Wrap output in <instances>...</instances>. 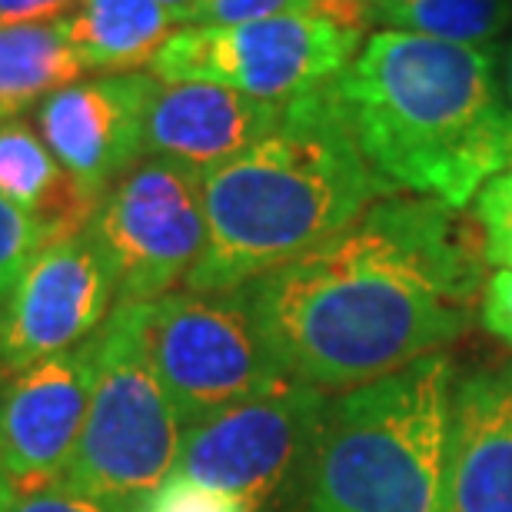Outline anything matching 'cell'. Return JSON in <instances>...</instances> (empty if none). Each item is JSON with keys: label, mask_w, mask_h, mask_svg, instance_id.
<instances>
[{"label": "cell", "mask_w": 512, "mask_h": 512, "mask_svg": "<svg viewBox=\"0 0 512 512\" xmlns=\"http://www.w3.org/2000/svg\"><path fill=\"white\" fill-rule=\"evenodd\" d=\"M310 0H197L190 10V27H237L266 20L286 10L306 7Z\"/></svg>", "instance_id": "obj_22"}, {"label": "cell", "mask_w": 512, "mask_h": 512, "mask_svg": "<svg viewBox=\"0 0 512 512\" xmlns=\"http://www.w3.org/2000/svg\"><path fill=\"white\" fill-rule=\"evenodd\" d=\"M157 77L130 74L80 77L37 104L47 150L80 187L104 197L137 160Z\"/></svg>", "instance_id": "obj_12"}, {"label": "cell", "mask_w": 512, "mask_h": 512, "mask_svg": "<svg viewBox=\"0 0 512 512\" xmlns=\"http://www.w3.org/2000/svg\"><path fill=\"white\" fill-rule=\"evenodd\" d=\"M17 503V489L10 486V479L0 473V512H10Z\"/></svg>", "instance_id": "obj_26"}, {"label": "cell", "mask_w": 512, "mask_h": 512, "mask_svg": "<svg viewBox=\"0 0 512 512\" xmlns=\"http://www.w3.org/2000/svg\"><path fill=\"white\" fill-rule=\"evenodd\" d=\"M90 389H94L90 340L4 380L0 473L17 493L64 479L87 423Z\"/></svg>", "instance_id": "obj_11"}, {"label": "cell", "mask_w": 512, "mask_h": 512, "mask_svg": "<svg viewBox=\"0 0 512 512\" xmlns=\"http://www.w3.org/2000/svg\"><path fill=\"white\" fill-rule=\"evenodd\" d=\"M187 27V17L157 0H80L64 17L70 50L84 70L130 74L153 64L160 47Z\"/></svg>", "instance_id": "obj_16"}, {"label": "cell", "mask_w": 512, "mask_h": 512, "mask_svg": "<svg viewBox=\"0 0 512 512\" xmlns=\"http://www.w3.org/2000/svg\"><path fill=\"white\" fill-rule=\"evenodd\" d=\"M10 512H117L114 506L100 503V499L80 493L64 479L40 489H30V493H17V503Z\"/></svg>", "instance_id": "obj_23"}, {"label": "cell", "mask_w": 512, "mask_h": 512, "mask_svg": "<svg viewBox=\"0 0 512 512\" xmlns=\"http://www.w3.org/2000/svg\"><path fill=\"white\" fill-rule=\"evenodd\" d=\"M0 197L37 223L44 247L84 233L104 200L80 187L47 150L44 137L20 117L0 120Z\"/></svg>", "instance_id": "obj_15"}, {"label": "cell", "mask_w": 512, "mask_h": 512, "mask_svg": "<svg viewBox=\"0 0 512 512\" xmlns=\"http://www.w3.org/2000/svg\"><path fill=\"white\" fill-rule=\"evenodd\" d=\"M143 333L183 426L293 380L266 340L247 290L167 293L143 303Z\"/></svg>", "instance_id": "obj_7"}, {"label": "cell", "mask_w": 512, "mask_h": 512, "mask_svg": "<svg viewBox=\"0 0 512 512\" xmlns=\"http://www.w3.org/2000/svg\"><path fill=\"white\" fill-rule=\"evenodd\" d=\"M130 512H253V506L243 503L240 496L223 493V489L203 486L197 479L170 473Z\"/></svg>", "instance_id": "obj_21"}, {"label": "cell", "mask_w": 512, "mask_h": 512, "mask_svg": "<svg viewBox=\"0 0 512 512\" xmlns=\"http://www.w3.org/2000/svg\"><path fill=\"white\" fill-rule=\"evenodd\" d=\"M453 363L423 356L326 406L303 512H439Z\"/></svg>", "instance_id": "obj_4"}, {"label": "cell", "mask_w": 512, "mask_h": 512, "mask_svg": "<svg viewBox=\"0 0 512 512\" xmlns=\"http://www.w3.org/2000/svg\"><path fill=\"white\" fill-rule=\"evenodd\" d=\"M157 4H163V7H170V10H177V14H183V17H187V27H190V10H193V4H197V0H157Z\"/></svg>", "instance_id": "obj_27"}, {"label": "cell", "mask_w": 512, "mask_h": 512, "mask_svg": "<svg viewBox=\"0 0 512 512\" xmlns=\"http://www.w3.org/2000/svg\"><path fill=\"white\" fill-rule=\"evenodd\" d=\"M80 77L84 64L70 50L64 20L0 24V120L17 117Z\"/></svg>", "instance_id": "obj_17"}, {"label": "cell", "mask_w": 512, "mask_h": 512, "mask_svg": "<svg viewBox=\"0 0 512 512\" xmlns=\"http://www.w3.org/2000/svg\"><path fill=\"white\" fill-rule=\"evenodd\" d=\"M326 406L323 389L300 380H283L223 406L183 426L173 473L240 496L260 512L303 466H313Z\"/></svg>", "instance_id": "obj_9"}, {"label": "cell", "mask_w": 512, "mask_h": 512, "mask_svg": "<svg viewBox=\"0 0 512 512\" xmlns=\"http://www.w3.org/2000/svg\"><path fill=\"white\" fill-rule=\"evenodd\" d=\"M0 343H4V306H0ZM0 380H7V373H4V356H0Z\"/></svg>", "instance_id": "obj_29"}, {"label": "cell", "mask_w": 512, "mask_h": 512, "mask_svg": "<svg viewBox=\"0 0 512 512\" xmlns=\"http://www.w3.org/2000/svg\"><path fill=\"white\" fill-rule=\"evenodd\" d=\"M360 4H366V7H370V4H373V0H360Z\"/></svg>", "instance_id": "obj_30"}, {"label": "cell", "mask_w": 512, "mask_h": 512, "mask_svg": "<svg viewBox=\"0 0 512 512\" xmlns=\"http://www.w3.org/2000/svg\"><path fill=\"white\" fill-rule=\"evenodd\" d=\"M506 100H509V110H512V44H509V54H506Z\"/></svg>", "instance_id": "obj_28"}, {"label": "cell", "mask_w": 512, "mask_h": 512, "mask_svg": "<svg viewBox=\"0 0 512 512\" xmlns=\"http://www.w3.org/2000/svg\"><path fill=\"white\" fill-rule=\"evenodd\" d=\"M439 512H512V363L453 389Z\"/></svg>", "instance_id": "obj_14"}, {"label": "cell", "mask_w": 512, "mask_h": 512, "mask_svg": "<svg viewBox=\"0 0 512 512\" xmlns=\"http://www.w3.org/2000/svg\"><path fill=\"white\" fill-rule=\"evenodd\" d=\"M114 300V273L87 230L47 243L4 306V373L14 376L40 360L77 350L114 313Z\"/></svg>", "instance_id": "obj_10"}, {"label": "cell", "mask_w": 512, "mask_h": 512, "mask_svg": "<svg viewBox=\"0 0 512 512\" xmlns=\"http://www.w3.org/2000/svg\"><path fill=\"white\" fill-rule=\"evenodd\" d=\"M80 0H0V24H50L77 10Z\"/></svg>", "instance_id": "obj_25"}, {"label": "cell", "mask_w": 512, "mask_h": 512, "mask_svg": "<svg viewBox=\"0 0 512 512\" xmlns=\"http://www.w3.org/2000/svg\"><path fill=\"white\" fill-rule=\"evenodd\" d=\"M483 240L429 197H380L323 247L243 286L286 373L356 389L439 353L473 320Z\"/></svg>", "instance_id": "obj_1"}, {"label": "cell", "mask_w": 512, "mask_h": 512, "mask_svg": "<svg viewBox=\"0 0 512 512\" xmlns=\"http://www.w3.org/2000/svg\"><path fill=\"white\" fill-rule=\"evenodd\" d=\"M473 220L483 233L486 263L512 270V167L496 173L473 200Z\"/></svg>", "instance_id": "obj_19"}, {"label": "cell", "mask_w": 512, "mask_h": 512, "mask_svg": "<svg viewBox=\"0 0 512 512\" xmlns=\"http://www.w3.org/2000/svg\"><path fill=\"white\" fill-rule=\"evenodd\" d=\"M370 7L360 0H310L306 7L237 27H183L150 74L160 80H207L240 94L286 104L330 84L360 54Z\"/></svg>", "instance_id": "obj_6"}, {"label": "cell", "mask_w": 512, "mask_h": 512, "mask_svg": "<svg viewBox=\"0 0 512 512\" xmlns=\"http://www.w3.org/2000/svg\"><path fill=\"white\" fill-rule=\"evenodd\" d=\"M44 250L40 227L24 210L0 197V306H7L30 260Z\"/></svg>", "instance_id": "obj_20"}, {"label": "cell", "mask_w": 512, "mask_h": 512, "mask_svg": "<svg viewBox=\"0 0 512 512\" xmlns=\"http://www.w3.org/2000/svg\"><path fill=\"white\" fill-rule=\"evenodd\" d=\"M370 20L446 44L493 47L512 20V0H373Z\"/></svg>", "instance_id": "obj_18"}, {"label": "cell", "mask_w": 512, "mask_h": 512, "mask_svg": "<svg viewBox=\"0 0 512 512\" xmlns=\"http://www.w3.org/2000/svg\"><path fill=\"white\" fill-rule=\"evenodd\" d=\"M286 104L207 80L157 77L143 124V157H163L207 173L270 137L283 124Z\"/></svg>", "instance_id": "obj_13"}, {"label": "cell", "mask_w": 512, "mask_h": 512, "mask_svg": "<svg viewBox=\"0 0 512 512\" xmlns=\"http://www.w3.org/2000/svg\"><path fill=\"white\" fill-rule=\"evenodd\" d=\"M330 87L393 193L463 210L512 167V110L496 47L376 30Z\"/></svg>", "instance_id": "obj_2"}, {"label": "cell", "mask_w": 512, "mask_h": 512, "mask_svg": "<svg viewBox=\"0 0 512 512\" xmlns=\"http://www.w3.org/2000/svg\"><path fill=\"white\" fill-rule=\"evenodd\" d=\"M90 353L94 389L64 483L130 512L177 469L183 423L150 360L143 303H117Z\"/></svg>", "instance_id": "obj_5"}, {"label": "cell", "mask_w": 512, "mask_h": 512, "mask_svg": "<svg viewBox=\"0 0 512 512\" xmlns=\"http://www.w3.org/2000/svg\"><path fill=\"white\" fill-rule=\"evenodd\" d=\"M389 193L363 157L333 87H316L286 104L270 137L203 173L207 247L187 290H243L323 247Z\"/></svg>", "instance_id": "obj_3"}, {"label": "cell", "mask_w": 512, "mask_h": 512, "mask_svg": "<svg viewBox=\"0 0 512 512\" xmlns=\"http://www.w3.org/2000/svg\"><path fill=\"white\" fill-rule=\"evenodd\" d=\"M90 240L114 273L117 303H153L187 283L207 247L203 173L143 157L104 193Z\"/></svg>", "instance_id": "obj_8"}, {"label": "cell", "mask_w": 512, "mask_h": 512, "mask_svg": "<svg viewBox=\"0 0 512 512\" xmlns=\"http://www.w3.org/2000/svg\"><path fill=\"white\" fill-rule=\"evenodd\" d=\"M483 326L512 346V270H496L483 286Z\"/></svg>", "instance_id": "obj_24"}]
</instances>
